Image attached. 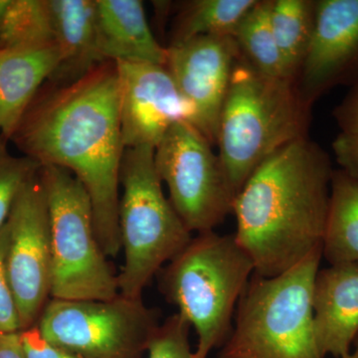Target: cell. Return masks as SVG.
<instances>
[{
	"instance_id": "cell-11",
	"label": "cell",
	"mask_w": 358,
	"mask_h": 358,
	"mask_svg": "<svg viewBox=\"0 0 358 358\" xmlns=\"http://www.w3.org/2000/svg\"><path fill=\"white\" fill-rule=\"evenodd\" d=\"M115 63L124 148H155L176 122L193 126L194 110L181 95L166 66Z\"/></svg>"
},
{
	"instance_id": "cell-9",
	"label": "cell",
	"mask_w": 358,
	"mask_h": 358,
	"mask_svg": "<svg viewBox=\"0 0 358 358\" xmlns=\"http://www.w3.org/2000/svg\"><path fill=\"white\" fill-rule=\"evenodd\" d=\"M212 147L190 122H178L155 148L157 174L192 234L214 231L224 222L237 195Z\"/></svg>"
},
{
	"instance_id": "cell-7",
	"label": "cell",
	"mask_w": 358,
	"mask_h": 358,
	"mask_svg": "<svg viewBox=\"0 0 358 358\" xmlns=\"http://www.w3.org/2000/svg\"><path fill=\"white\" fill-rule=\"evenodd\" d=\"M48 202L52 248L51 299L110 300L119 296L117 274L96 236L88 193L69 171L40 169Z\"/></svg>"
},
{
	"instance_id": "cell-25",
	"label": "cell",
	"mask_w": 358,
	"mask_h": 358,
	"mask_svg": "<svg viewBox=\"0 0 358 358\" xmlns=\"http://www.w3.org/2000/svg\"><path fill=\"white\" fill-rule=\"evenodd\" d=\"M9 228L7 222L0 228V334L20 333V313L6 268Z\"/></svg>"
},
{
	"instance_id": "cell-8",
	"label": "cell",
	"mask_w": 358,
	"mask_h": 358,
	"mask_svg": "<svg viewBox=\"0 0 358 358\" xmlns=\"http://www.w3.org/2000/svg\"><path fill=\"white\" fill-rule=\"evenodd\" d=\"M162 324L143 298L51 299L36 327L52 345L84 358H143Z\"/></svg>"
},
{
	"instance_id": "cell-29",
	"label": "cell",
	"mask_w": 358,
	"mask_h": 358,
	"mask_svg": "<svg viewBox=\"0 0 358 358\" xmlns=\"http://www.w3.org/2000/svg\"><path fill=\"white\" fill-rule=\"evenodd\" d=\"M0 358H25L20 333L0 334Z\"/></svg>"
},
{
	"instance_id": "cell-16",
	"label": "cell",
	"mask_w": 358,
	"mask_h": 358,
	"mask_svg": "<svg viewBox=\"0 0 358 358\" xmlns=\"http://www.w3.org/2000/svg\"><path fill=\"white\" fill-rule=\"evenodd\" d=\"M49 2L59 60L47 83L68 86L105 62L99 53L96 42V0Z\"/></svg>"
},
{
	"instance_id": "cell-19",
	"label": "cell",
	"mask_w": 358,
	"mask_h": 358,
	"mask_svg": "<svg viewBox=\"0 0 358 358\" xmlns=\"http://www.w3.org/2000/svg\"><path fill=\"white\" fill-rule=\"evenodd\" d=\"M258 0H192L182 2L171 44L199 36H233Z\"/></svg>"
},
{
	"instance_id": "cell-6",
	"label": "cell",
	"mask_w": 358,
	"mask_h": 358,
	"mask_svg": "<svg viewBox=\"0 0 358 358\" xmlns=\"http://www.w3.org/2000/svg\"><path fill=\"white\" fill-rule=\"evenodd\" d=\"M155 152L126 148L122 160L119 225L124 264L117 282L127 298H143L162 268L193 237L164 194Z\"/></svg>"
},
{
	"instance_id": "cell-31",
	"label": "cell",
	"mask_w": 358,
	"mask_h": 358,
	"mask_svg": "<svg viewBox=\"0 0 358 358\" xmlns=\"http://www.w3.org/2000/svg\"><path fill=\"white\" fill-rule=\"evenodd\" d=\"M353 345H355V350H353L352 352L348 353V355L343 358H358V336L357 338L355 339V343H353Z\"/></svg>"
},
{
	"instance_id": "cell-1",
	"label": "cell",
	"mask_w": 358,
	"mask_h": 358,
	"mask_svg": "<svg viewBox=\"0 0 358 358\" xmlns=\"http://www.w3.org/2000/svg\"><path fill=\"white\" fill-rule=\"evenodd\" d=\"M40 166L69 171L88 193L96 236L108 257L122 251L119 207L122 143L115 63L76 83H45L10 141Z\"/></svg>"
},
{
	"instance_id": "cell-5",
	"label": "cell",
	"mask_w": 358,
	"mask_h": 358,
	"mask_svg": "<svg viewBox=\"0 0 358 358\" xmlns=\"http://www.w3.org/2000/svg\"><path fill=\"white\" fill-rule=\"evenodd\" d=\"M322 247L277 277L254 273L218 358H326L313 329V289Z\"/></svg>"
},
{
	"instance_id": "cell-28",
	"label": "cell",
	"mask_w": 358,
	"mask_h": 358,
	"mask_svg": "<svg viewBox=\"0 0 358 358\" xmlns=\"http://www.w3.org/2000/svg\"><path fill=\"white\" fill-rule=\"evenodd\" d=\"M341 134H358V84L334 110Z\"/></svg>"
},
{
	"instance_id": "cell-24",
	"label": "cell",
	"mask_w": 358,
	"mask_h": 358,
	"mask_svg": "<svg viewBox=\"0 0 358 358\" xmlns=\"http://www.w3.org/2000/svg\"><path fill=\"white\" fill-rule=\"evenodd\" d=\"M190 326L178 313L162 322L148 348V358H195L189 343Z\"/></svg>"
},
{
	"instance_id": "cell-2",
	"label": "cell",
	"mask_w": 358,
	"mask_h": 358,
	"mask_svg": "<svg viewBox=\"0 0 358 358\" xmlns=\"http://www.w3.org/2000/svg\"><path fill=\"white\" fill-rule=\"evenodd\" d=\"M334 169L310 138L285 145L247 179L233 204L238 244L255 274L277 277L322 248Z\"/></svg>"
},
{
	"instance_id": "cell-18",
	"label": "cell",
	"mask_w": 358,
	"mask_h": 358,
	"mask_svg": "<svg viewBox=\"0 0 358 358\" xmlns=\"http://www.w3.org/2000/svg\"><path fill=\"white\" fill-rule=\"evenodd\" d=\"M322 257L329 265L358 264V179L334 171Z\"/></svg>"
},
{
	"instance_id": "cell-14",
	"label": "cell",
	"mask_w": 358,
	"mask_h": 358,
	"mask_svg": "<svg viewBox=\"0 0 358 358\" xmlns=\"http://www.w3.org/2000/svg\"><path fill=\"white\" fill-rule=\"evenodd\" d=\"M313 315L320 353L346 357L358 336V264L320 268L313 282Z\"/></svg>"
},
{
	"instance_id": "cell-12",
	"label": "cell",
	"mask_w": 358,
	"mask_h": 358,
	"mask_svg": "<svg viewBox=\"0 0 358 358\" xmlns=\"http://www.w3.org/2000/svg\"><path fill=\"white\" fill-rule=\"evenodd\" d=\"M239 55L232 36H199L167 47L166 69L194 110L193 126L212 145Z\"/></svg>"
},
{
	"instance_id": "cell-17",
	"label": "cell",
	"mask_w": 358,
	"mask_h": 358,
	"mask_svg": "<svg viewBox=\"0 0 358 358\" xmlns=\"http://www.w3.org/2000/svg\"><path fill=\"white\" fill-rule=\"evenodd\" d=\"M58 60L55 43L37 48H0V136L7 141L57 67Z\"/></svg>"
},
{
	"instance_id": "cell-13",
	"label": "cell",
	"mask_w": 358,
	"mask_h": 358,
	"mask_svg": "<svg viewBox=\"0 0 358 358\" xmlns=\"http://www.w3.org/2000/svg\"><path fill=\"white\" fill-rule=\"evenodd\" d=\"M358 64V0H320L315 29L300 70L308 102Z\"/></svg>"
},
{
	"instance_id": "cell-26",
	"label": "cell",
	"mask_w": 358,
	"mask_h": 358,
	"mask_svg": "<svg viewBox=\"0 0 358 358\" xmlns=\"http://www.w3.org/2000/svg\"><path fill=\"white\" fill-rule=\"evenodd\" d=\"M25 358H84L52 345L40 334L36 326L20 333Z\"/></svg>"
},
{
	"instance_id": "cell-4",
	"label": "cell",
	"mask_w": 358,
	"mask_h": 358,
	"mask_svg": "<svg viewBox=\"0 0 358 358\" xmlns=\"http://www.w3.org/2000/svg\"><path fill=\"white\" fill-rule=\"evenodd\" d=\"M255 272L234 234L199 233L157 275L160 293L197 336L195 358H208L232 329L235 310Z\"/></svg>"
},
{
	"instance_id": "cell-15",
	"label": "cell",
	"mask_w": 358,
	"mask_h": 358,
	"mask_svg": "<svg viewBox=\"0 0 358 358\" xmlns=\"http://www.w3.org/2000/svg\"><path fill=\"white\" fill-rule=\"evenodd\" d=\"M96 29L99 53L105 62L166 66L167 47L155 39L140 0H96Z\"/></svg>"
},
{
	"instance_id": "cell-27",
	"label": "cell",
	"mask_w": 358,
	"mask_h": 358,
	"mask_svg": "<svg viewBox=\"0 0 358 358\" xmlns=\"http://www.w3.org/2000/svg\"><path fill=\"white\" fill-rule=\"evenodd\" d=\"M333 150L341 171L358 179V134H339Z\"/></svg>"
},
{
	"instance_id": "cell-30",
	"label": "cell",
	"mask_w": 358,
	"mask_h": 358,
	"mask_svg": "<svg viewBox=\"0 0 358 358\" xmlns=\"http://www.w3.org/2000/svg\"><path fill=\"white\" fill-rule=\"evenodd\" d=\"M9 3H10V0H0V33H1L2 25H3L4 17H6Z\"/></svg>"
},
{
	"instance_id": "cell-3",
	"label": "cell",
	"mask_w": 358,
	"mask_h": 358,
	"mask_svg": "<svg viewBox=\"0 0 358 358\" xmlns=\"http://www.w3.org/2000/svg\"><path fill=\"white\" fill-rule=\"evenodd\" d=\"M310 107L296 80L266 76L239 55L216 138L219 159L236 193L268 157L307 138Z\"/></svg>"
},
{
	"instance_id": "cell-21",
	"label": "cell",
	"mask_w": 358,
	"mask_h": 358,
	"mask_svg": "<svg viewBox=\"0 0 358 358\" xmlns=\"http://www.w3.org/2000/svg\"><path fill=\"white\" fill-rule=\"evenodd\" d=\"M272 0H260L246 14L233 34L240 56L266 76L292 79L278 48L270 21Z\"/></svg>"
},
{
	"instance_id": "cell-22",
	"label": "cell",
	"mask_w": 358,
	"mask_h": 358,
	"mask_svg": "<svg viewBox=\"0 0 358 358\" xmlns=\"http://www.w3.org/2000/svg\"><path fill=\"white\" fill-rule=\"evenodd\" d=\"M54 43L49 0H10L0 33V48H37Z\"/></svg>"
},
{
	"instance_id": "cell-20",
	"label": "cell",
	"mask_w": 358,
	"mask_h": 358,
	"mask_svg": "<svg viewBox=\"0 0 358 358\" xmlns=\"http://www.w3.org/2000/svg\"><path fill=\"white\" fill-rule=\"evenodd\" d=\"M317 1L272 0L270 21L278 48L292 79L298 76L315 29Z\"/></svg>"
},
{
	"instance_id": "cell-10",
	"label": "cell",
	"mask_w": 358,
	"mask_h": 358,
	"mask_svg": "<svg viewBox=\"0 0 358 358\" xmlns=\"http://www.w3.org/2000/svg\"><path fill=\"white\" fill-rule=\"evenodd\" d=\"M7 225V274L23 331L36 326L51 300L50 218L40 171L20 192Z\"/></svg>"
},
{
	"instance_id": "cell-23",
	"label": "cell",
	"mask_w": 358,
	"mask_h": 358,
	"mask_svg": "<svg viewBox=\"0 0 358 358\" xmlns=\"http://www.w3.org/2000/svg\"><path fill=\"white\" fill-rule=\"evenodd\" d=\"M9 141L0 136V228L8 220L16 199L41 166L25 155H13Z\"/></svg>"
}]
</instances>
